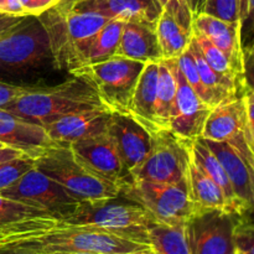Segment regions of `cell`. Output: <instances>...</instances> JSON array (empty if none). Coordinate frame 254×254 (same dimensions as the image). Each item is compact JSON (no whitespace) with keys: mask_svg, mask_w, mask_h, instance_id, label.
Wrapping results in <instances>:
<instances>
[{"mask_svg":"<svg viewBox=\"0 0 254 254\" xmlns=\"http://www.w3.org/2000/svg\"><path fill=\"white\" fill-rule=\"evenodd\" d=\"M0 143L32 159L57 145L41 124L20 118L4 108H0Z\"/></svg>","mask_w":254,"mask_h":254,"instance_id":"5bb4252c","label":"cell"},{"mask_svg":"<svg viewBox=\"0 0 254 254\" xmlns=\"http://www.w3.org/2000/svg\"><path fill=\"white\" fill-rule=\"evenodd\" d=\"M235 254H242V253H241V252H237V251H236Z\"/></svg>","mask_w":254,"mask_h":254,"instance_id":"816d5d0a","label":"cell"},{"mask_svg":"<svg viewBox=\"0 0 254 254\" xmlns=\"http://www.w3.org/2000/svg\"><path fill=\"white\" fill-rule=\"evenodd\" d=\"M202 12L226 21H241L242 0H206Z\"/></svg>","mask_w":254,"mask_h":254,"instance_id":"d6a6232c","label":"cell"},{"mask_svg":"<svg viewBox=\"0 0 254 254\" xmlns=\"http://www.w3.org/2000/svg\"><path fill=\"white\" fill-rule=\"evenodd\" d=\"M192 36L193 39H195V41L197 42L198 47H200L206 62L210 64L211 68L215 72H217L218 74H221V76L237 82V83L242 87L243 91L242 74H241L240 72L237 71V68L233 66V64L230 61V59H228L220 49H217L207 37L203 36V35L192 31Z\"/></svg>","mask_w":254,"mask_h":254,"instance_id":"f1b7e54d","label":"cell"},{"mask_svg":"<svg viewBox=\"0 0 254 254\" xmlns=\"http://www.w3.org/2000/svg\"><path fill=\"white\" fill-rule=\"evenodd\" d=\"M149 246L159 254H191L186 225L170 226L151 222L148 227Z\"/></svg>","mask_w":254,"mask_h":254,"instance_id":"484cf974","label":"cell"},{"mask_svg":"<svg viewBox=\"0 0 254 254\" xmlns=\"http://www.w3.org/2000/svg\"><path fill=\"white\" fill-rule=\"evenodd\" d=\"M176 60H178L179 68L183 72L186 82L190 84V87L196 92V94H197L206 104H208V106L212 107V108L217 106V102H216L215 97H213L212 94H211V92L203 86L202 81H201L200 74H198L197 68H196L193 56L192 54H191L190 49L186 50V51Z\"/></svg>","mask_w":254,"mask_h":254,"instance_id":"f546056e","label":"cell"},{"mask_svg":"<svg viewBox=\"0 0 254 254\" xmlns=\"http://www.w3.org/2000/svg\"><path fill=\"white\" fill-rule=\"evenodd\" d=\"M230 143L232 144L233 148L238 151V154L242 156L243 161L246 163V166H247L248 169V173H250L251 188H252V192L254 197V153L252 148H251L250 143H248L247 138H246L245 131H242V133L236 135L233 139H231ZM245 216H254V210L251 215H245Z\"/></svg>","mask_w":254,"mask_h":254,"instance_id":"d590c367","label":"cell"},{"mask_svg":"<svg viewBox=\"0 0 254 254\" xmlns=\"http://www.w3.org/2000/svg\"><path fill=\"white\" fill-rule=\"evenodd\" d=\"M241 34L245 50L254 42V0H242Z\"/></svg>","mask_w":254,"mask_h":254,"instance_id":"e575fe53","label":"cell"},{"mask_svg":"<svg viewBox=\"0 0 254 254\" xmlns=\"http://www.w3.org/2000/svg\"><path fill=\"white\" fill-rule=\"evenodd\" d=\"M241 216L201 210L186 223L191 254H235V228Z\"/></svg>","mask_w":254,"mask_h":254,"instance_id":"8fae6325","label":"cell"},{"mask_svg":"<svg viewBox=\"0 0 254 254\" xmlns=\"http://www.w3.org/2000/svg\"><path fill=\"white\" fill-rule=\"evenodd\" d=\"M59 1L60 0H21V4L26 16H39Z\"/></svg>","mask_w":254,"mask_h":254,"instance_id":"f35d334b","label":"cell"},{"mask_svg":"<svg viewBox=\"0 0 254 254\" xmlns=\"http://www.w3.org/2000/svg\"><path fill=\"white\" fill-rule=\"evenodd\" d=\"M159 62L146 64L138 79L129 109V117H131L150 134L160 130L156 119Z\"/></svg>","mask_w":254,"mask_h":254,"instance_id":"7402d4cb","label":"cell"},{"mask_svg":"<svg viewBox=\"0 0 254 254\" xmlns=\"http://www.w3.org/2000/svg\"><path fill=\"white\" fill-rule=\"evenodd\" d=\"M116 56L143 64L163 61L155 25L139 21L124 22Z\"/></svg>","mask_w":254,"mask_h":254,"instance_id":"ffe728a7","label":"cell"},{"mask_svg":"<svg viewBox=\"0 0 254 254\" xmlns=\"http://www.w3.org/2000/svg\"><path fill=\"white\" fill-rule=\"evenodd\" d=\"M106 107L94 89L82 78H72L55 87L35 88L25 92L4 107L10 113L41 126L67 114Z\"/></svg>","mask_w":254,"mask_h":254,"instance_id":"3957f363","label":"cell"},{"mask_svg":"<svg viewBox=\"0 0 254 254\" xmlns=\"http://www.w3.org/2000/svg\"><path fill=\"white\" fill-rule=\"evenodd\" d=\"M22 151L17 150V149L10 148V146H5V148L0 149V164H2L4 161L10 160V159H14L16 156L22 155ZM26 155V154H25Z\"/></svg>","mask_w":254,"mask_h":254,"instance_id":"7bdbcfd3","label":"cell"},{"mask_svg":"<svg viewBox=\"0 0 254 254\" xmlns=\"http://www.w3.org/2000/svg\"><path fill=\"white\" fill-rule=\"evenodd\" d=\"M35 166L45 175L59 183L79 202L98 203L116 200L121 195V185L101 175L84 164L69 145H57L45 150Z\"/></svg>","mask_w":254,"mask_h":254,"instance_id":"277c9868","label":"cell"},{"mask_svg":"<svg viewBox=\"0 0 254 254\" xmlns=\"http://www.w3.org/2000/svg\"><path fill=\"white\" fill-rule=\"evenodd\" d=\"M245 134H246V138H247L248 143H250L251 148H252V150H253V153H254V139L250 138V135H248V134H247V131H246V130H245Z\"/></svg>","mask_w":254,"mask_h":254,"instance_id":"c3c4849f","label":"cell"},{"mask_svg":"<svg viewBox=\"0 0 254 254\" xmlns=\"http://www.w3.org/2000/svg\"><path fill=\"white\" fill-rule=\"evenodd\" d=\"M34 166L35 159L25 154L0 164V191L5 190L16 183L24 174H26Z\"/></svg>","mask_w":254,"mask_h":254,"instance_id":"4dcf8cb0","label":"cell"},{"mask_svg":"<svg viewBox=\"0 0 254 254\" xmlns=\"http://www.w3.org/2000/svg\"><path fill=\"white\" fill-rule=\"evenodd\" d=\"M168 1H170V0H159V2H160V4H161V6H164V5H165ZM181 1L190 2V0H181Z\"/></svg>","mask_w":254,"mask_h":254,"instance_id":"681fc988","label":"cell"},{"mask_svg":"<svg viewBox=\"0 0 254 254\" xmlns=\"http://www.w3.org/2000/svg\"><path fill=\"white\" fill-rule=\"evenodd\" d=\"M5 146H6V145H4V144H2V143H0V149L5 148Z\"/></svg>","mask_w":254,"mask_h":254,"instance_id":"f907efd6","label":"cell"},{"mask_svg":"<svg viewBox=\"0 0 254 254\" xmlns=\"http://www.w3.org/2000/svg\"><path fill=\"white\" fill-rule=\"evenodd\" d=\"M247 128L245 96L235 97L211 109L201 138L212 141H230Z\"/></svg>","mask_w":254,"mask_h":254,"instance_id":"d6986e66","label":"cell"},{"mask_svg":"<svg viewBox=\"0 0 254 254\" xmlns=\"http://www.w3.org/2000/svg\"><path fill=\"white\" fill-rule=\"evenodd\" d=\"M108 131L118 146L127 178V175L138 168L148 155L151 145V135L131 117L116 112H112Z\"/></svg>","mask_w":254,"mask_h":254,"instance_id":"9a60e30c","label":"cell"},{"mask_svg":"<svg viewBox=\"0 0 254 254\" xmlns=\"http://www.w3.org/2000/svg\"><path fill=\"white\" fill-rule=\"evenodd\" d=\"M0 246L32 252H89L130 254L150 248L91 226L73 225L51 215L22 218L0 228Z\"/></svg>","mask_w":254,"mask_h":254,"instance_id":"6da1fadb","label":"cell"},{"mask_svg":"<svg viewBox=\"0 0 254 254\" xmlns=\"http://www.w3.org/2000/svg\"><path fill=\"white\" fill-rule=\"evenodd\" d=\"M121 195L143 207L155 222L170 226L186 225L201 211L191 196L186 178L175 184L126 178L121 185Z\"/></svg>","mask_w":254,"mask_h":254,"instance_id":"5b68a950","label":"cell"},{"mask_svg":"<svg viewBox=\"0 0 254 254\" xmlns=\"http://www.w3.org/2000/svg\"><path fill=\"white\" fill-rule=\"evenodd\" d=\"M24 17L26 16H12V15H6L0 12V36L9 29H11L12 26L19 24Z\"/></svg>","mask_w":254,"mask_h":254,"instance_id":"b9f144b4","label":"cell"},{"mask_svg":"<svg viewBox=\"0 0 254 254\" xmlns=\"http://www.w3.org/2000/svg\"><path fill=\"white\" fill-rule=\"evenodd\" d=\"M36 17L49 37L55 67L68 73L86 64L94 35L109 20L97 12L74 9L64 0Z\"/></svg>","mask_w":254,"mask_h":254,"instance_id":"7a4b0ae2","label":"cell"},{"mask_svg":"<svg viewBox=\"0 0 254 254\" xmlns=\"http://www.w3.org/2000/svg\"><path fill=\"white\" fill-rule=\"evenodd\" d=\"M81 11L97 12L109 20L155 25L163 11L159 0H64Z\"/></svg>","mask_w":254,"mask_h":254,"instance_id":"e0dca14e","label":"cell"},{"mask_svg":"<svg viewBox=\"0 0 254 254\" xmlns=\"http://www.w3.org/2000/svg\"><path fill=\"white\" fill-rule=\"evenodd\" d=\"M176 97V78L171 60L159 62L158 94H156V119L160 129H168L173 117Z\"/></svg>","mask_w":254,"mask_h":254,"instance_id":"4316f807","label":"cell"},{"mask_svg":"<svg viewBox=\"0 0 254 254\" xmlns=\"http://www.w3.org/2000/svg\"><path fill=\"white\" fill-rule=\"evenodd\" d=\"M0 254H41L37 252H32L30 250L19 247H11V246H0Z\"/></svg>","mask_w":254,"mask_h":254,"instance_id":"ee69618b","label":"cell"},{"mask_svg":"<svg viewBox=\"0 0 254 254\" xmlns=\"http://www.w3.org/2000/svg\"><path fill=\"white\" fill-rule=\"evenodd\" d=\"M192 31L207 37L230 59L241 74L243 73V45L241 21H226L201 12L193 16Z\"/></svg>","mask_w":254,"mask_h":254,"instance_id":"ac0fdd59","label":"cell"},{"mask_svg":"<svg viewBox=\"0 0 254 254\" xmlns=\"http://www.w3.org/2000/svg\"><path fill=\"white\" fill-rule=\"evenodd\" d=\"M150 135L148 155L127 178L156 184H175L185 179L189 163L188 139L179 138L169 129H160Z\"/></svg>","mask_w":254,"mask_h":254,"instance_id":"ba28073f","label":"cell"},{"mask_svg":"<svg viewBox=\"0 0 254 254\" xmlns=\"http://www.w3.org/2000/svg\"><path fill=\"white\" fill-rule=\"evenodd\" d=\"M156 36L164 60H175L189 49L192 31L179 24L168 11L163 10L155 24Z\"/></svg>","mask_w":254,"mask_h":254,"instance_id":"d4e9b609","label":"cell"},{"mask_svg":"<svg viewBox=\"0 0 254 254\" xmlns=\"http://www.w3.org/2000/svg\"><path fill=\"white\" fill-rule=\"evenodd\" d=\"M130 254H159V253H156L155 251H153L151 248H146V250H144V251H139V252H134Z\"/></svg>","mask_w":254,"mask_h":254,"instance_id":"bcb514c9","label":"cell"},{"mask_svg":"<svg viewBox=\"0 0 254 254\" xmlns=\"http://www.w3.org/2000/svg\"><path fill=\"white\" fill-rule=\"evenodd\" d=\"M242 82L243 89L254 91V42L250 47L243 50Z\"/></svg>","mask_w":254,"mask_h":254,"instance_id":"8d00e7d4","label":"cell"},{"mask_svg":"<svg viewBox=\"0 0 254 254\" xmlns=\"http://www.w3.org/2000/svg\"><path fill=\"white\" fill-rule=\"evenodd\" d=\"M205 2H206V0H190L191 10H192V12H193V16L202 12Z\"/></svg>","mask_w":254,"mask_h":254,"instance_id":"f6af8a7d","label":"cell"},{"mask_svg":"<svg viewBox=\"0 0 254 254\" xmlns=\"http://www.w3.org/2000/svg\"><path fill=\"white\" fill-rule=\"evenodd\" d=\"M40 215H49V213L30 207V206L20 203L17 201L10 200L0 193V228L22 220V218Z\"/></svg>","mask_w":254,"mask_h":254,"instance_id":"1f68e13d","label":"cell"},{"mask_svg":"<svg viewBox=\"0 0 254 254\" xmlns=\"http://www.w3.org/2000/svg\"><path fill=\"white\" fill-rule=\"evenodd\" d=\"M145 64L114 56L79 67L69 73L86 81L109 111L129 116L134 91Z\"/></svg>","mask_w":254,"mask_h":254,"instance_id":"8992f818","label":"cell"},{"mask_svg":"<svg viewBox=\"0 0 254 254\" xmlns=\"http://www.w3.org/2000/svg\"><path fill=\"white\" fill-rule=\"evenodd\" d=\"M112 112L107 107L74 112L45 124L50 138L57 144H69L108 130Z\"/></svg>","mask_w":254,"mask_h":254,"instance_id":"2e32d148","label":"cell"},{"mask_svg":"<svg viewBox=\"0 0 254 254\" xmlns=\"http://www.w3.org/2000/svg\"><path fill=\"white\" fill-rule=\"evenodd\" d=\"M202 140L217 156L221 165L225 169L236 196L242 203L245 215H251L254 210V197L251 188L250 173L242 156L238 154L230 141H212L206 139Z\"/></svg>","mask_w":254,"mask_h":254,"instance_id":"44dd1931","label":"cell"},{"mask_svg":"<svg viewBox=\"0 0 254 254\" xmlns=\"http://www.w3.org/2000/svg\"><path fill=\"white\" fill-rule=\"evenodd\" d=\"M49 254H96V253H89V252H52Z\"/></svg>","mask_w":254,"mask_h":254,"instance_id":"7dc6e473","label":"cell"},{"mask_svg":"<svg viewBox=\"0 0 254 254\" xmlns=\"http://www.w3.org/2000/svg\"><path fill=\"white\" fill-rule=\"evenodd\" d=\"M32 87H22L16 84L5 83L0 81V108H4L5 106L14 101L15 98L24 94L25 92L30 91Z\"/></svg>","mask_w":254,"mask_h":254,"instance_id":"74e56055","label":"cell"},{"mask_svg":"<svg viewBox=\"0 0 254 254\" xmlns=\"http://www.w3.org/2000/svg\"><path fill=\"white\" fill-rule=\"evenodd\" d=\"M108 254H122V253H108Z\"/></svg>","mask_w":254,"mask_h":254,"instance_id":"f5cc1de1","label":"cell"},{"mask_svg":"<svg viewBox=\"0 0 254 254\" xmlns=\"http://www.w3.org/2000/svg\"><path fill=\"white\" fill-rule=\"evenodd\" d=\"M242 94L245 96L246 114H247V128L246 131L250 138L254 139V91L252 89H243Z\"/></svg>","mask_w":254,"mask_h":254,"instance_id":"ab89813d","label":"cell"},{"mask_svg":"<svg viewBox=\"0 0 254 254\" xmlns=\"http://www.w3.org/2000/svg\"><path fill=\"white\" fill-rule=\"evenodd\" d=\"M123 26L124 21H121V20H108L107 21V24L94 35L93 40L89 45L86 64H98V62L106 61V60L116 56Z\"/></svg>","mask_w":254,"mask_h":254,"instance_id":"83f0119b","label":"cell"},{"mask_svg":"<svg viewBox=\"0 0 254 254\" xmlns=\"http://www.w3.org/2000/svg\"><path fill=\"white\" fill-rule=\"evenodd\" d=\"M0 193L10 200L60 218L68 216L79 203L59 183L45 175L36 166Z\"/></svg>","mask_w":254,"mask_h":254,"instance_id":"30bf717a","label":"cell"},{"mask_svg":"<svg viewBox=\"0 0 254 254\" xmlns=\"http://www.w3.org/2000/svg\"><path fill=\"white\" fill-rule=\"evenodd\" d=\"M49 57V37L36 16L24 17L0 36V71H26Z\"/></svg>","mask_w":254,"mask_h":254,"instance_id":"9c48e42d","label":"cell"},{"mask_svg":"<svg viewBox=\"0 0 254 254\" xmlns=\"http://www.w3.org/2000/svg\"><path fill=\"white\" fill-rule=\"evenodd\" d=\"M62 220L73 225L101 228L119 237L148 246V227L154 222L151 216L136 203L131 201L116 202L114 200L98 203L79 202Z\"/></svg>","mask_w":254,"mask_h":254,"instance_id":"52a82bcc","label":"cell"},{"mask_svg":"<svg viewBox=\"0 0 254 254\" xmlns=\"http://www.w3.org/2000/svg\"><path fill=\"white\" fill-rule=\"evenodd\" d=\"M0 12L12 16H26L21 0H0Z\"/></svg>","mask_w":254,"mask_h":254,"instance_id":"60d3db41","label":"cell"},{"mask_svg":"<svg viewBox=\"0 0 254 254\" xmlns=\"http://www.w3.org/2000/svg\"><path fill=\"white\" fill-rule=\"evenodd\" d=\"M189 145H190V150L193 159L197 161L198 165L213 179V181L223 191L231 212L236 213L238 216L245 215L242 203L240 202V200L236 196L235 190H233L232 185L228 180L227 174H226L223 166L221 165L217 156L212 153V150L206 145L205 141L201 138L195 139V140H189Z\"/></svg>","mask_w":254,"mask_h":254,"instance_id":"cb8c5ba5","label":"cell"},{"mask_svg":"<svg viewBox=\"0 0 254 254\" xmlns=\"http://www.w3.org/2000/svg\"><path fill=\"white\" fill-rule=\"evenodd\" d=\"M186 180H188L191 196H192L193 201L200 210H221L231 212L223 191L193 159L190 150V145H189Z\"/></svg>","mask_w":254,"mask_h":254,"instance_id":"603a6c76","label":"cell"},{"mask_svg":"<svg viewBox=\"0 0 254 254\" xmlns=\"http://www.w3.org/2000/svg\"><path fill=\"white\" fill-rule=\"evenodd\" d=\"M69 148L89 168L122 185L126 179L123 163L116 140L108 130L74 141Z\"/></svg>","mask_w":254,"mask_h":254,"instance_id":"4fadbf2b","label":"cell"},{"mask_svg":"<svg viewBox=\"0 0 254 254\" xmlns=\"http://www.w3.org/2000/svg\"><path fill=\"white\" fill-rule=\"evenodd\" d=\"M176 78V97L169 130L181 139L195 140L201 138L203 126L212 107L206 104L186 82L180 71L178 60H171Z\"/></svg>","mask_w":254,"mask_h":254,"instance_id":"7c38bea8","label":"cell"},{"mask_svg":"<svg viewBox=\"0 0 254 254\" xmlns=\"http://www.w3.org/2000/svg\"><path fill=\"white\" fill-rule=\"evenodd\" d=\"M235 248L242 254H254V218L241 216L235 228Z\"/></svg>","mask_w":254,"mask_h":254,"instance_id":"836d02e7","label":"cell"}]
</instances>
